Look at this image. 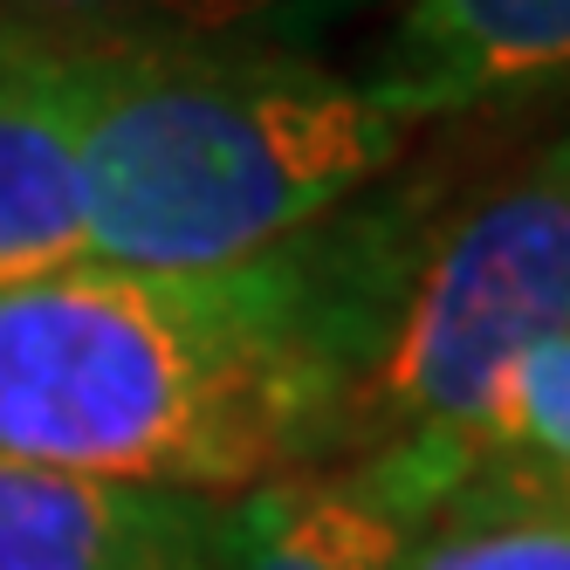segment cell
I'll list each match as a JSON object with an SVG mask.
<instances>
[{
    "instance_id": "cell-3",
    "label": "cell",
    "mask_w": 570,
    "mask_h": 570,
    "mask_svg": "<svg viewBox=\"0 0 570 570\" xmlns=\"http://www.w3.org/2000/svg\"><path fill=\"white\" fill-rule=\"evenodd\" d=\"M570 331V131L426 227L399 282L372 372L357 385L344 461L426 522L474 481V426L522 351Z\"/></svg>"
},
{
    "instance_id": "cell-5",
    "label": "cell",
    "mask_w": 570,
    "mask_h": 570,
    "mask_svg": "<svg viewBox=\"0 0 570 570\" xmlns=\"http://www.w3.org/2000/svg\"><path fill=\"white\" fill-rule=\"evenodd\" d=\"M364 83L413 125L570 83V0H399Z\"/></svg>"
},
{
    "instance_id": "cell-1",
    "label": "cell",
    "mask_w": 570,
    "mask_h": 570,
    "mask_svg": "<svg viewBox=\"0 0 570 570\" xmlns=\"http://www.w3.org/2000/svg\"><path fill=\"white\" fill-rule=\"evenodd\" d=\"M420 240V199H385L234 268L76 262L0 289V454L220 502L337 468Z\"/></svg>"
},
{
    "instance_id": "cell-10",
    "label": "cell",
    "mask_w": 570,
    "mask_h": 570,
    "mask_svg": "<svg viewBox=\"0 0 570 570\" xmlns=\"http://www.w3.org/2000/svg\"><path fill=\"white\" fill-rule=\"evenodd\" d=\"M474 461L543 488H570V331L522 351L495 379L474 426Z\"/></svg>"
},
{
    "instance_id": "cell-7",
    "label": "cell",
    "mask_w": 570,
    "mask_h": 570,
    "mask_svg": "<svg viewBox=\"0 0 570 570\" xmlns=\"http://www.w3.org/2000/svg\"><path fill=\"white\" fill-rule=\"evenodd\" d=\"M420 522L399 515L364 474L316 468L234 502L220 570H405Z\"/></svg>"
},
{
    "instance_id": "cell-8",
    "label": "cell",
    "mask_w": 570,
    "mask_h": 570,
    "mask_svg": "<svg viewBox=\"0 0 570 570\" xmlns=\"http://www.w3.org/2000/svg\"><path fill=\"white\" fill-rule=\"evenodd\" d=\"M357 0H0V42L97 56L158 42H303Z\"/></svg>"
},
{
    "instance_id": "cell-2",
    "label": "cell",
    "mask_w": 570,
    "mask_h": 570,
    "mask_svg": "<svg viewBox=\"0 0 570 570\" xmlns=\"http://www.w3.org/2000/svg\"><path fill=\"white\" fill-rule=\"evenodd\" d=\"M90 262L234 268L372 193L426 125L303 42L69 56Z\"/></svg>"
},
{
    "instance_id": "cell-6",
    "label": "cell",
    "mask_w": 570,
    "mask_h": 570,
    "mask_svg": "<svg viewBox=\"0 0 570 570\" xmlns=\"http://www.w3.org/2000/svg\"><path fill=\"white\" fill-rule=\"evenodd\" d=\"M90 262L69 56L0 42V289Z\"/></svg>"
},
{
    "instance_id": "cell-9",
    "label": "cell",
    "mask_w": 570,
    "mask_h": 570,
    "mask_svg": "<svg viewBox=\"0 0 570 570\" xmlns=\"http://www.w3.org/2000/svg\"><path fill=\"white\" fill-rule=\"evenodd\" d=\"M405 570H570V502L509 468H474L420 522Z\"/></svg>"
},
{
    "instance_id": "cell-4",
    "label": "cell",
    "mask_w": 570,
    "mask_h": 570,
    "mask_svg": "<svg viewBox=\"0 0 570 570\" xmlns=\"http://www.w3.org/2000/svg\"><path fill=\"white\" fill-rule=\"evenodd\" d=\"M234 502L0 454V570H220Z\"/></svg>"
}]
</instances>
